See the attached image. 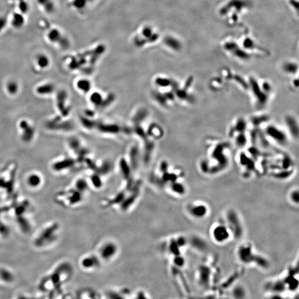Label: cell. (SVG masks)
Wrapping results in <instances>:
<instances>
[{
    "instance_id": "cell-1",
    "label": "cell",
    "mask_w": 299,
    "mask_h": 299,
    "mask_svg": "<svg viewBox=\"0 0 299 299\" xmlns=\"http://www.w3.org/2000/svg\"><path fill=\"white\" fill-rule=\"evenodd\" d=\"M59 224L52 223L48 225L39 233L34 239V245L38 248H43L52 244L57 240Z\"/></svg>"
},
{
    "instance_id": "cell-2",
    "label": "cell",
    "mask_w": 299,
    "mask_h": 299,
    "mask_svg": "<svg viewBox=\"0 0 299 299\" xmlns=\"http://www.w3.org/2000/svg\"><path fill=\"white\" fill-rule=\"evenodd\" d=\"M210 235L214 242L218 244H225L233 238L232 233L224 221L214 223L211 228Z\"/></svg>"
},
{
    "instance_id": "cell-3",
    "label": "cell",
    "mask_w": 299,
    "mask_h": 299,
    "mask_svg": "<svg viewBox=\"0 0 299 299\" xmlns=\"http://www.w3.org/2000/svg\"><path fill=\"white\" fill-rule=\"evenodd\" d=\"M119 251V245L117 243L108 240L100 244L96 254L101 262H109L117 256Z\"/></svg>"
},
{
    "instance_id": "cell-4",
    "label": "cell",
    "mask_w": 299,
    "mask_h": 299,
    "mask_svg": "<svg viewBox=\"0 0 299 299\" xmlns=\"http://www.w3.org/2000/svg\"><path fill=\"white\" fill-rule=\"evenodd\" d=\"M232 233L233 238H240L244 233V228L239 216L234 211L229 210L224 221Z\"/></svg>"
},
{
    "instance_id": "cell-5",
    "label": "cell",
    "mask_w": 299,
    "mask_h": 299,
    "mask_svg": "<svg viewBox=\"0 0 299 299\" xmlns=\"http://www.w3.org/2000/svg\"><path fill=\"white\" fill-rule=\"evenodd\" d=\"M237 255L239 260L245 264L255 263L257 265L259 266L263 259V257L257 255L253 251L252 245L247 243L243 244L239 247Z\"/></svg>"
},
{
    "instance_id": "cell-6",
    "label": "cell",
    "mask_w": 299,
    "mask_h": 299,
    "mask_svg": "<svg viewBox=\"0 0 299 299\" xmlns=\"http://www.w3.org/2000/svg\"><path fill=\"white\" fill-rule=\"evenodd\" d=\"M186 210L191 217L196 220L203 219L209 213L208 206L201 201H194L188 203Z\"/></svg>"
},
{
    "instance_id": "cell-7",
    "label": "cell",
    "mask_w": 299,
    "mask_h": 299,
    "mask_svg": "<svg viewBox=\"0 0 299 299\" xmlns=\"http://www.w3.org/2000/svg\"><path fill=\"white\" fill-rule=\"evenodd\" d=\"M56 201L59 203L71 207L78 204L83 200V193L78 190H71L63 194H59Z\"/></svg>"
},
{
    "instance_id": "cell-8",
    "label": "cell",
    "mask_w": 299,
    "mask_h": 299,
    "mask_svg": "<svg viewBox=\"0 0 299 299\" xmlns=\"http://www.w3.org/2000/svg\"><path fill=\"white\" fill-rule=\"evenodd\" d=\"M46 38L49 43L59 45L64 48L69 45L68 40L63 34L61 30L56 27L49 29L46 34Z\"/></svg>"
},
{
    "instance_id": "cell-9",
    "label": "cell",
    "mask_w": 299,
    "mask_h": 299,
    "mask_svg": "<svg viewBox=\"0 0 299 299\" xmlns=\"http://www.w3.org/2000/svg\"><path fill=\"white\" fill-rule=\"evenodd\" d=\"M101 261L96 254H86L81 258L79 264L81 268L86 271H94L100 266Z\"/></svg>"
},
{
    "instance_id": "cell-10",
    "label": "cell",
    "mask_w": 299,
    "mask_h": 299,
    "mask_svg": "<svg viewBox=\"0 0 299 299\" xmlns=\"http://www.w3.org/2000/svg\"><path fill=\"white\" fill-rule=\"evenodd\" d=\"M19 126L21 130L22 138L24 141L29 143L32 140L35 133L33 126L26 120L21 121Z\"/></svg>"
},
{
    "instance_id": "cell-11",
    "label": "cell",
    "mask_w": 299,
    "mask_h": 299,
    "mask_svg": "<svg viewBox=\"0 0 299 299\" xmlns=\"http://www.w3.org/2000/svg\"><path fill=\"white\" fill-rule=\"evenodd\" d=\"M34 63L38 69L41 70L47 69L51 64L49 56L45 53H39L34 58Z\"/></svg>"
},
{
    "instance_id": "cell-12",
    "label": "cell",
    "mask_w": 299,
    "mask_h": 299,
    "mask_svg": "<svg viewBox=\"0 0 299 299\" xmlns=\"http://www.w3.org/2000/svg\"><path fill=\"white\" fill-rule=\"evenodd\" d=\"M25 16L20 12H14L11 16L10 23L14 29H22L25 24Z\"/></svg>"
},
{
    "instance_id": "cell-13",
    "label": "cell",
    "mask_w": 299,
    "mask_h": 299,
    "mask_svg": "<svg viewBox=\"0 0 299 299\" xmlns=\"http://www.w3.org/2000/svg\"><path fill=\"white\" fill-rule=\"evenodd\" d=\"M15 276L13 272L6 268H0V281L2 283L10 284L14 281Z\"/></svg>"
},
{
    "instance_id": "cell-14",
    "label": "cell",
    "mask_w": 299,
    "mask_h": 299,
    "mask_svg": "<svg viewBox=\"0 0 299 299\" xmlns=\"http://www.w3.org/2000/svg\"><path fill=\"white\" fill-rule=\"evenodd\" d=\"M170 190L172 194L177 196H183L186 193L185 186L176 181L171 182L170 185Z\"/></svg>"
},
{
    "instance_id": "cell-15",
    "label": "cell",
    "mask_w": 299,
    "mask_h": 299,
    "mask_svg": "<svg viewBox=\"0 0 299 299\" xmlns=\"http://www.w3.org/2000/svg\"><path fill=\"white\" fill-rule=\"evenodd\" d=\"M27 184L32 188H37L42 183V177L36 173L30 174L27 178Z\"/></svg>"
},
{
    "instance_id": "cell-16",
    "label": "cell",
    "mask_w": 299,
    "mask_h": 299,
    "mask_svg": "<svg viewBox=\"0 0 299 299\" xmlns=\"http://www.w3.org/2000/svg\"><path fill=\"white\" fill-rule=\"evenodd\" d=\"M66 98V94L65 91L59 92L57 97V106L58 109L61 110L64 116H66L69 113V109L65 107V103Z\"/></svg>"
},
{
    "instance_id": "cell-17",
    "label": "cell",
    "mask_w": 299,
    "mask_h": 299,
    "mask_svg": "<svg viewBox=\"0 0 299 299\" xmlns=\"http://www.w3.org/2000/svg\"><path fill=\"white\" fill-rule=\"evenodd\" d=\"M54 90V86L49 83H44L37 86L36 91L39 95H49L53 93Z\"/></svg>"
},
{
    "instance_id": "cell-18",
    "label": "cell",
    "mask_w": 299,
    "mask_h": 299,
    "mask_svg": "<svg viewBox=\"0 0 299 299\" xmlns=\"http://www.w3.org/2000/svg\"><path fill=\"white\" fill-rule=\"evenodd\" d=\"M74 161L71 159H66L61 161L58 162L53 165V168L57 171H62L70 168L74 165Z\"/></svg>"
},
{
    "instance_id": "cell-19",
    "label": "cell",
    "mask_w": 299,
    "mask_h": 299,
    "mask_svg": "<svg viewBox=\"0 0 299 299\" xmlns=\"http://www.w3.org/2000/svg\"><path fill=\"white\" fill-rule=\"evenodd\" d=\"M37 2L48 14H51L55 11L56 5L53 0H37Z\"/></svg>"
},
{
    "instance_id": "cell-20",
    "label": "cell",
    "mask_w": 299,
    "mask_h": 299,
    "mask_svg": "<svg viewBox=\"0 0 299 299\" xmlns=\"http://www.w3.org/2000/svg\"><path fill=\"white\" fill-rule=\"evenodd\" d=\"M98 128L100 131L105 133H115L120 131V128L116 125L100 124L98 126Z\"/></svg>"
},
{
    "instance_id": "cell-21",
    "label": "cell",
    "mask_w": 299,
    "mask_h": 299,
    "mask_svg": "<svg viewBox=\"0 0 299 299\" xmlns=\"http://www.w3.org/2000/svg\"><path fill=\"white\" fill-rule=\"evenodd\" d=\"M6 90L11 95H15L19 90V86L17 81L11 80L6 84Z\"/></svg>"
},
{
    "instance_id": "cell-22",
    "label": "cell",
    "mask_w": 299,
    "mask_h": 299,
    "mask_svg": "<svg viewBox=\"0 0 299 299\" xmlns=\"http://www.w3.org/2000/svg\"><path fill=\"white\" fill-rule=\"evenodd\" d=\"M165 44H167L169 47L171 48V49L173 50H177L178 51L180 48L181 47V43H180L179 41L177 40L176 38H174L172 37H167L166 38L165 41Z\"/></svg>"
},
{
    "instance_id": "cell-23",
    "label": "cell",
    "mask_w": 299,
    "mask_h": 299,
    "mask_svg": "<svg viewBox=\"0 0 299 299\" xmlns=\"http://www.w3.org/2000/svg\"><path fill=\"white\" fill-rule=\"evenodd\" d=\"M76 86L79 89L85 93H87L90 90L91 84L90 81L88 80L81 79L78 81L76 83Z\"/></svg>"
},
{
    "instance_id": "cell-24",
    "label": "cell",
    "mask_w": 299,
    "mask_h": 299,
    "mask_svg": "<svg viewBox=\"0 0 299 299\" xmlns=\"http://www.w3.org/2000/svg\"><path fill=\"white\" fill-rule=\"evenodd\" d=\"M268 131H269V134L271 135V136L273 137V138H277L278 140L280 141H283L284 140H285V136L284 135V134L282 133H281L280 131V130H276V128H269V129H268Z\"/></svg>"
},
{
    "instance_id": "cell-25",
    "label": "cell",
    "mask_w": 299,
    "mask_h": 299,
    "mask_svg": "<svg viewBox=\"0 0 299 299\" xmlns=\"http://www.w3.org/2000/svg\"><path fill=\"white\" fill-rule=\"evenodd\" d=\"M138 148L135 147L132 148L130 151V161L131 162L132 167L134 168H136L138 166Z\"/></svg>"
},
{
    "instance_id": "cell-26",
    "label": "cell",
    "mask_w": 299,
    "mask_h": 299,
    "mask_svg": "<svg viewBox=\"0 0 299 299\" xmlns=\"http://www.w3.org/2000/svg\"><path fill=\"white\" fill-rule=\"evenodd\" d=\"M120 167L123 176L126 178H128L130 175V168L128 163L124 159H121L120 162Z\"/></svg>"
},
{
    "instance_id": "cell-27",
    "label": "cell",
    "mask_w": 299,
    "mask_h": 299,
    "mask_svg": "<svg viewBox=\"0 0 299 299\" xmlns=\"http://www.w3.org/2000/svg\"><path fill=\"white\" fill-rule=\"evenodd\" d=\"M88 188V183L83 179H79L77 181L76 183V189L81 193H83Z\"/></svg>"
},
{
    "instance_id": "cell-28",
    "label": "cell",
    "mask_w": 299,
    "mask_h": 299,
    "mask_svg": "<svg viewBox=\"0 0 299 299\" xmlns=\"http://www.w3.org/2000/svg\"><path fill=\"white\" fill-rule=\"evenodd\" d=\"M172 263H173L174 265L176 266L177 267L182 268L185 264V258L182 256V254L178 255L173 256Z\"/></svg>"
},
{
    "instance_id": "cell-29",
    "label": "cell",
    "mask_w": 299,
    "mask_h": 299,
    "mask_svg": "<svg viewBox=\"0 0 299 299\" xmlns=\"http://www.w3.org/2000/svg\"><path fill=\"white\" fill-rule=\"evenodd\" d=\"M147 112L145 110H141L137 113L136 115L133 118V121L135 123H139L141 122L143 119L147 116Z\"/></svg>"
},
{
    "instance_id": "cell-30",
    "label": "cell",
    "mask_w": 299,
    "mask_h": 299,
    "mask_svg": "<svg viewBox=\"0 0 299 299\" xmlns=\"http://www.w3.org/2000/svg\"><path fill=\"white\" fill-rule=\"evenodd\" d=\"M90 101L96 105H101L103 99L101 95L98 93H94L90 96Z\"/></svg>"
},
{
    "instance_id": "cell-31",
    "label": "cell",
    "mask_w": 299,
    "mask_h": 299,
    "mask_svg": "<svg viewBox=\"0 0 299 299\" xmlns=\"http://www.w3.org/2000/svg\"><path fill=\"white\" fill-rule=\"evenodd\" d=\"M289 197L290 201L293 204L298 205L299 201V193L298 190H294L292 191L290 193Z\"/></svg>"
},
{
    "instance_id": "cell-32",
    "label": "cell",
    "mask_w": 299,
    "mask_h": 299,
    "mask_svg": "<svg viewBox=\"0 0 299 299\" xmlns=\"http://www.w3.org/2000/svg\"><path fill=\"white\" fill-rule=\"evenodd\" d=\"M91 181L92 185L96 188H99L102 186V182L100 178V176L97 174L93 175L91 177Z\"/></svg>"
},
{
    "instance_id": "cell-33",
    "label": "cell",
    "mask_w": 299,
    "mask_h": 299,
    "mask_svg": "<svg viewBox=\"0 0 299 299\" xmlns=\"http://www.w3.org/2000/svg\"><path fill=\"white\" fill-rule=\"evenodd\" d=\"M233 295H235V298H243L245 297V294H246V291L242 287L241 288L239 286H237L233 290Z\"/></svg>"
},
{
    "instance_id": "cell-34",
    "label": "cell",
    "mask_w": 299,
    "mask_h": 299,
    "mask_svg": "<svg viewBox=\"0 0 299 299\" xmlns=\"http://www.w3.org/2000/svg\"><path fill=\"white\" fill-rule=\"evenodd\" d=\"M152 148H153V143H148L146 144L145 150H146V153L145 155V160L146 162H148L149 161V159L150 158V155L151 153L152 152Z\"/></svg>"
},
{
    "instance_id": "cell-35",
    "label": "cell",
    "mask_w": 299,
    "mask_h": 299,
    "mask_svg": "<svg viewBox=\"0 0 299 299\" xmlns=\"http://www.w3.org/2000/svg\"><path fill=\"white\" fill-rule=\"evenodd\" d=\"M81 121L84 127L88 128H92L94 127L95 125V123L89 119H87L84 117H81Z\"/></svg>"
},
{
    "instance_id": "cell-36",
    "label": "cell",
    "mask_w": 299,
    "mask_h": 299,
    "mask_svg": "<svg viewBox=\"0 0 299 299\" xmlns=\"http://www.w3.org/2000/svg\"><path fill=\"white\" fill-rule=\"evenodd\" d=\"M155 83L157 86L161 87H166L171 84L170 81L168 79L163 78H157L155 80Z\"/></svg>"
},
{
    "instance_id": "cell-37",
    "label": "cell",
    "mask_w": 299,
    "mask_h": 299,
    "mask_svg": "<svg viewBox=\"0 0 299 299\" xmlns=\"http://www.w3.org/2000/svg\"><path fill=\"white\" fill-rule=\"evenodd\" d=\"M9 21L7 19L3 16H0V33L4 31L7 27Z\"/></svg>"
},
{
    "instance_id": "cell-38",
    "label": "cell",
    "mask_w": 299,
    "mask_h": 299,
    "mask_svg": "<svg viewBox=\"0 0 299 299\" xmlns=\"http://www.w3.org/2000/svg\"><path fill=\"white\" fill-rule=\"evenodd\" d=\"M114 95H113V94L109 95L106 98V99L104 100V101L103 100L102 103L101 104V106L102 107H103V108L104 107H106V106H108L110 104H111L114 101Z\"/></svg>"
},
{
    "instance_id": "cell-39",
    "label": "cell",
    "mask_w": 299,
    "mask_h": 299,
    "mask_svg": "<svg viewBox=\"0 0 299 299\" xmlns=\"http://www.w3.org/2000/svg\"><path fill=\"white\" fill-rule=\"evenodd\" d=\"M111 165L109 163H108V162H106L104 163V165L103 166H101V167L100 168V171H99V173H106L107 172H108V171H109L111 169Z\"/></svg>"
},
{
    "instance_id": "cell-40",
    "label": "cell",
    "mask_w": 299,
    "mask_h": 299,
    "mask_svg": "<svg viewBox=\"0 0 299 299\" xmlns=\"http://www.w3.org/2000/svg\"><path fill=\"white\" fill-rule=\"evenodd\" d=\"M70 145L72 149L78 150L80 146V143L77 139L73 138L70 141Z\"/></svg>"
},
{
    "instance_id": "cell-41",
    "label": "cell",
    "mask_w": 299,
    "mask_h": 299,
    "mask_svg": "<svg viewBox=\"0 0 299 299\" xmlns=\"http://www.w3.org/2000/svg\"><path fill=\"white\" fill-rule=\"evenodd\" d=\"M155 99L162 104H165V101H166V100H165V97L163 95H161L158 93H157L155 95Z\"/></svg>"
},
{
    "instance_id": "cell-42",
    "label": "cell",
    "mask_w": 299,
    "mask_h": 299,
    "mask_svg": "<svg viewBox=\"0 0 299 299\" xmlns=\"http://www.w3.org/2000/svg\"><path fill=\"white\" fill-rule=\"evenodd\" d=\"M135 131H136V133H137L139 136H141V137H143V138H146V135L145 133L144 132V131L143 130V128H140V127H139L138 126H136V128H135Z\"/></svg>"
},
{
    "instance_id": "cell-43",
    "label": "cell",
    "mask_w": 299,
    "mask_h": 299,
    "mask_svg": "<svg viewBox=\"0 0 299 299\" xmlns=\"http://www.w3.org/2000/svg\"><path fill=\"white\" fill-rule=\"evenodd\" d=\"M168 168V165L166 162L163 161L161 162L160 166V170L162 172H166Z\"/></svg>"
},
{
    "instance_id": "cell-44",
    "label": "cell",
    "mask_w": 299,
    "mask_h": 299,
    "mask_svg": "<svg viewBox=\"0 0 299 299\" xmlns=\"http://www.w3.org/2000/svg\"><path fill=\"white\" fill-rule=\"evenodd\" d=\"M86 114L87 115H88V116H92V115H93V113L91 111L87 110V111H86Z\"/></svg>"
}]
</instances>
